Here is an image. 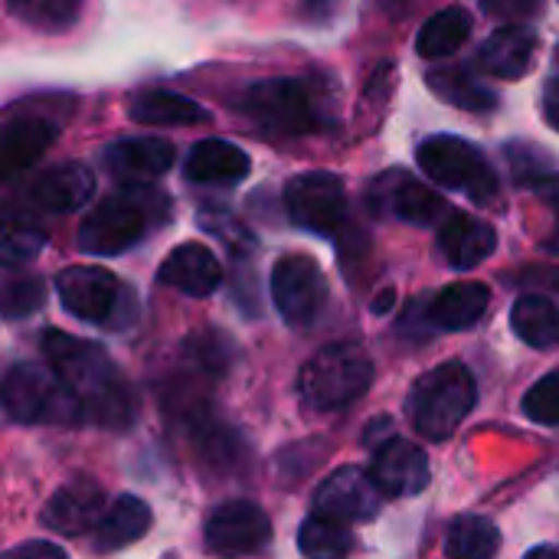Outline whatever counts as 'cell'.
<instances>
[{
	"mask_svg": "<svg viewBox=\"0 0 559 559\" xmlns=\"http://www.w3.org/2000/svg\"><path fill=\"white\" fill-rule=\"evenodd\" d=\"M39 347L46 354V364L62 377V383L72 390L82 419L98 429L124 432L138 416L134 390L128 386L118 364L108 357V350L95 341L72 337L66 331H46L39 337Z\"/></svg>",
	"mask_w": 559,
	"mask_h": 559,
	"instance_id": "1",
	"label": "cell"
},
{
	"mask_svg": "<svg viewBox=\"0 0 559 559\" xmlns=\"http://www.w3.org/2000/svg\"><path fill=\"white\" fill-rule=\"evenodd\" d=\"M239 111L272 138H301L328 124L321 88L311 79H262L239 95Z\"/></svg>",
	"mask_w": 559,
	"mask_h": 559,
	"instance_id": "2",
	"label": "cell"
},
{
	"mask_svg": "<svg viewBox=\"0 0 559 559\" xmlns=\"http://www.w3.org/2000/svg\"><path fill=\"white\" fill-rule=\"evenodd\" d=\"M0 409L20 426H82V409L72 390L49 364H13L0 377Z\"/></svg>",
	"mask_w": 559,
	"mask_h": 559,
	"instance_id": "3",
	"label": "cell"
},
{
	"mask_svg": "<svg viewBox=\"0 0 559 559\" xmlns=\"http://www.w3.org/2000/svg\"><path fill=\"white\" fill-rule=\"evenodd\" d=\"M154 193L144 183H131L128 190L105 197L75 233V246L88 255H124L134 249L154 223Z\"/></svg>",
	"mask_w": 559,
	"mask_h": 559,
	"instance_id": "4",
	"label": "cell"
},
{
	"mask_svg": "<svg viewBox=\"0 0 559 559\" xmlns=\"http://www.w3.org/2000/svg\"><path fill=\"white\" fill-rule=\"evenodd\" d=\"M370 383H373V360L357 344H328L298 373V393L318 413H331L357 403L370 390Z\"/></svg>",
	"mask_w": 559,
	"mask_h": 559,
	"instance_id": "5",
	"label": "cell"
},
{
	"mask_svg": "<svg viewBox=\"0 0 559 559\" xmlns=\"http://www.w3.org/2000/svg\"><path fill=\"white\" fill-rule=\"evenodd\" d=\"M475 400H478V386L472 370L452 360L419 377L409 396V416L423 439L445 442L475 409Z\"/></svg>",
	"mask_w": 559,
	"mask_h": 559,
	"instance_id": "6",
	"label": "cell"
},
{
	"mask_svg": "<svg viewBox=\"0 0 559 559\" xmlns=\"http://www.w3.org/2000/svg\"><path fill=\"white\" fill-rule=\"evenodd\" d=\"M416 160H419L423 174L442 190H459V193L472 197L475 203H488L498 193V177H495L491 164L465 138H455V134L426 138L416 151Z\"/></svg>",
	"mask_w": 559,
	"mask_h": 559,
	"instance_id": "7",
	"label": "cell"
},
{
	"mask_svg": "<svg viewBox=\"0 0 559 559\" xmlns=\"http://www.w3.org/2000/svg\"><path fill=\"white\" fill-rule=\"evenodd\" d=\"M56 295L59 305L95 328H121L118 321L131 318V305H128V288L121 285V278L102 265H69L56 275Z\"/></svg>",
	"mask_w": 559,
	"mask_h": 559,
	"instance_id": "8",
	"label": "cell"
},
{
	"mask_svg": "<svg viewBox=\"0 0 559 559\" xmlns=\"http://www.w3.org/2000/svg\"><path fill=\"white\" fill-rule=\"evenodd\" d=\"M272 301L285 324L311 328L328 308V278L321 265L305 252L282 255L272 269Z\"/></svg>",
	"mask_w": 559,
	"mask_h": 559,
	"instance_id": "9",
	"label": "cell"
},
{
	"mask_svg": "<svg viewBox=\"0 0 559 559\" xmlns=\"http://www.w3.org/2000/svg\"><path fill=\"white\" fill-rule=\"evenodd\" d=\"M285 210L295 226L314 236H337L347 223L344 180L328 170L298 174L285 187Z\"/></svg>",
	"mask_w": 559,
	"mask_h": 559,
	"instance_id": "10",
	"label": "cell"
},
{
	"mask_svg": "<svg viewBox=\"0 0 559 559\" xmlns=\"http://www.w3.org/2000/svg\"><path fill=\"white\" fill-rule=\"evenodd\" d=\"M206 550L216 557L259 554L272 540V521L255 501H223L203 524Z\"/></svg>",
	"mask_w": 559,
	"mask_h": 559,
	"instance_id": "11",
	"label": "cell"
},
{
	"mask_svg": "<svg viewBox=\"0 0 559 559\" xmlns=\"http://www.w3.org/2000/svg\"><path fill=\"white\" fill-rule=\"evenodd\" d=\"M380 504H383V491L377 488L373 475L357 465H344L331 472L314 491V511L344 524L373 521L380 514Z\"/></svg>",
	"mask_w": 559,
	"mask_h": 559,
	"instance_id": "12",
	"label": "cell"
},
{
	"mask_svg": "<svg viewBox=\"0 0 559 559\" xmlns=\"http://www.w3.org/2000/svg\"><path fill=\"white\" fill-rule=\"evenodd\" d=\"M367 200L377 213L396 216L413 226H432L449 213V203L442 193H436L432 187L419 183L416 177H409L403 170H390L380 180H373Z\"/></svg>",
	"mask_w": 559,
	"mask_h": 559,
	"instance_id": "13",
	"label": "cell"
},
{
	"mask_svg": "<svg viewBox=\"0 0 559 559\" xmlns=\"http://www.w3.org/2000/svg\"><path fill=\"white\" fill-rule=\"evenodd\" d=\"M105 508H108L105 491L95 481L79 478V481L62 485L46 501V508L39 514V524L49 534H59V537H92V531L98 527Z\"/></svg>",
	"mask_w": 559,
	"mask_h": 559,
	"instance_id": "14",
	"label": "cell"
},
{
	"mask_svg": "<svg viewBox=\"0 0 559 559\" xmlns=\"http://www.w3.org/2000/svg\"><path fill=\"white\" fill-rule=\"evenodd\" d=\"M180 426L187 429V439H190L197 459L210 472H233L246 459L239 432L233 426H226L206 403H197V406L180 403Z\"/></svg>",
	"mask_w": 559,
	"mask_h": 559,
	"instance_id": "15",
	"label": "cell"
},
{
	"mask_svg": "<svg viewBox=\"0 0 559 559\" xmlns=\"http://www.w3.org/2000/svg\"><path fill=\"white\" fill-rule=\"evenodd\" d=\"M59 124L46 115H16L0 124V180L26 174L56 144Z\"/></svg>",
	"mask_w": 559,
	"mask_h": 559,
	"instance_id": "16",
	"label": "cell"
},
{
	"mask_svg": "<svg viewBox=\"0 0 559 559\" xmlns=\"http://www.w3.org/2000/svg\"><path fill=\"white\" fill-rule=\"evenodd\" d=\"M177 160V147L164 138H118L102 151L105 170L121 183H151Z\"/></svg>",
	"mask_w": 559,
	"mask_h": 559,
	"instance_id": "17",
	"label": "cell"
},
{
	"mask_svg": "<svg viewBox=\"0 0 559 559\" xmlns=\"http://www.w3.org/2000/svg\"><path fill=\"white\" fill-rule=\"evenodd\" d=\"M370 475L383 498H413L429 485V459L406 439H390L373 452Z\"/></svg>",
	"mask_w": 559,
	"mask_h": 559,
	"instance_id": "18",
	"label": "cell"
},
{
	"mask_svg": "<svg viewBox=\"0 0 559 559\" xmlns=\"http://www.w3.org/2000/svg\"><path fill=\"white\" fill-rule=\"evenodd\" d=\"M157 282L190 298H210L223 285V265L203 242H183L167 252L157 269Z\"/></svg>",
	"mask_w": 559,
	"mask_h": 559,
	"instance_id": "19",
	"label": "cell"
},
{
	"mask_svg": "<svg viewBox=\"0 0 559 559\" xmlns=\"http://www.w3.org/2000/svg\"><path fill=\"white\" fill-rule=\"evenodd\" d=\"M249 154L226 138H203L183 157V177L203 187H236L249 177Z\"/></svg>",
	"mask_w": 559,
	"mask_h": 559,
	"instance_id": "20",
	"label": "cell"
},
{
	"mask_svg": "<svg viewBox=\"0 0 559 559\" xmlns=\"http://www.w3.org/2000/svg\"><path fill=\"white\" fill-rule=\"evenodd\" d=\"M33 203L52 216H66L82 210L92 197H95V174L85 164L66 160L59 167H49L36 177L33 190H29Z\"/></svg>",
	"mask_w": 559,
	"mask_h": 559,
	"instance_id": "21",
	"label": "cell"
},
{
	"mask_svg": "<svg viewBox=\"0 0 559 559\" xmlns=\"http://www.w3.org/2000/svg\"><path fill=\"white\" fill-rule=\"evenodd\" d=\"M495 246H498L495 226L468 213H452L439 229V249L445 262L459 272L481 265L495 252Z\"/></svg>",
	"mask_w": 559,
	"mask_h": 559,
	"instance_id": "22",
	"label": "cell"
},
{
	"mask_svg": "<svg viewBox=\"0 0 559 559\" xmlns=\"http://www.w3.org/2000/svg\"><path fill=\"white\" fill-rule=\"evenodd\" d=\"M154 524V514L147 508V501L134 498V495H118L115 501H108L98 527L92 531V547L95 554H115L124 550L131 544H138Z\"/></svg>",
	"mask_w": 559,
	"mask_h": 559,
	"instance_id": "23",
	"label": "cell"
},
{
	"mask_svg": "<svg viewBox=\"0 0 559 559\" xmlns=\"http://www.w3.org/2000/svg\"><path fill=\"white\" fill-rule=\"evenodd\" d=\"M128 118L138 124L177 128V124H203L213 115L206 105L193 102L190 95H180L170 88H141L128 98Z\"/></svg>",
	"mask_w": 559,
	"mask_h": 559,
	"instance_id": "24",
	"label": "cell"
},
{
	"mask_svg": "<svg viewBox=\"0 0 559 559\" xmlns=\"http://www.w3.org/2000/svg\"><path fill=\"white\" fill-rule=\"evenodd\" d=\"M537 52V36L524 26L495 29L478 49V66L498 79H524Z\"/></svg>",
	"mask_w": 559,
	"mask_h": 559,
	"instance_id": "25",
	"label": "cell"
},
{
	"mask_svg": "<svg viewBox=\"0 0 559 559\" xmlns=\"http://www.w3.org/2000/svg\"><path fill=\"white\" fill-rule=\"evenodd\" d=\"M491 305V292L481 282H455L442 288L429 305V321L442 331H468L475 328Z\"/></svg>",
	"mask_w": 559,
	"mask_h": 559,
	"instance_id": "26",
	"label": "cell"
},
{
	"mask_svg": "<svg viewBox=\"0 0 559 559\" xmlns=\"http://www.w3.org/2000/svg\"><path fill=\"white\" fill-rule=\"evenodd\" d=\"M426 82H429V88H432L442 102H449V105H455V108L478 111V115L498 108L495 88H488V85H485L472 69H465V66H439V69H432V72L426 75Z\"/></svg>",
	"mask_w": 559,
	"mask_h": 559,
	"instance_id": "27",
	"label": "cell"
},
{
	"mask_svg": "<svg viewBox=\"0 0 559 559\" xmlns=\"http://www.w3.org/2000/svg\"><path fill=\"white\" fill-rule=\"evenodd\" d=\"M46 246V226L23 210L0 213V265L23 269L29 265Z\"/></svg>",
	"mask_w": 559,
	"mask_h": 559,
	"instance_id": "28",
	"label": "cell"
},
{
	"mask_svg": "<svg viewBox=\"0 0 559 559\" xmlns=\"http://www.w3.org/2000/svg\"><path fill=\"white\" fill-rule=\"evenodd\" d=\"M511 328L537 350L559 347V305L544 295H524L511 308Z\"/></svg>",
	"mask_w": 559,
	"mask_h": 559,
	"instance_id": "29",
	"label": "cell"
},
{
	"mask_svg": "<svg viewBox=\"0 0 559 559\" xmlns=\"http://www.w3.org/2000/svg\"><path fill=\"white\" fill-rule=\"evenodd\" d=\"M468 36H472V13L465 7H445L423 23L416 36V49L423 59H445L459 52Z\"/></svg>",
	"mask_w": 559,
	"mask_h": 559,
	"instance_id": "30",
	"label": "cell"
},
{
	"mask_svg": "<svg viewBox=\"0 0 559 559\" xmlns=\"http://www.w3.org/2000/svg\"><path fill=\"white\" fill-rule=\"evenodd\" d=\"M298 550L311 559L347 557L354 550V537L344 521H334L314 511L298 531Z\"/></svg>",
	"mask_w": 559,
	"mask_h": 559,
	"instance_id": "31",
	"label": "cell"
},
{
	"mask_svg": "<svg viewBox=\"0 0 559 559\" xmlns=\"http://www.w3.org/2000/svg\"><path fill=\"white\" fill-rule=\"evenodd\" d=\"M498 550L501 534L485 518H459L445 540V554L455 559H491Z\"/></svg>",
	"mask_w": 559,
	"mask_h": 559,
	"instance_id": "32",
	"label": "cell"
},
{
	"mask_svg": "<svg viewBox=\"0 0 559 559\" xmlns=\"http://www.w3.org/2000/svg\"><path fill=\"white\" fill-rule=\"evenodd\" d=\"M7 7L23 26L39 33H62L82 13V0H7Z\"/></svg>",
	"mask_w": 559,
	"mask_h": 559,
	"instance_id": "33",
	"label": "cell"
},
{
	"mask_svg": "<svg viewBox=\"0 0 559 559\" xmlns=\"http://www.w3.org/2000/svg\"><path fill=\"white\" fill-rule=\"evenodd\" d=\"M43 301H46V285L36 275L13 272V275L0 278V318H7V321L29 318L43 308Z\"/></svg>",
	"mask_w": 559,
	"mask_h": 559,
	"instance_id": "34",
	"label": "cell"
},
{
	"mask_svg": "<svg viewBox=\"0 0 559 559\" xmlns=\"http://www.w3.org/2000/svg\"><path fill=\"white\" fill-rule=\"evenodd\" d=\"M187 357L210 377H219L233 364V344L219 331H200L187 341Z\"/></svg>",
	"mask_w": 559,
	"mask_h": 559,
	"instance_id": "35",
	"label": "cell"
},
{
	"mask_svg": "<svg viewBox=\"0 0 559 559\" xmlns=\"http://www.w3.org/2000/svg\"><path fill=\"white\" fill-rule=\"evenodd\" d=\"M524 413L527 419L540 426H559V370L547 373L540 383H534L524 396Z\"/></svg>",
	"mask_w": 559,
	"mask_h": 559,
	"instance_id": "36",
	"label": "cell"
},
{
	"mask_svg": "<svg viewBox=\"0 0 559 559\" xmlns=\"http://www.w3.org/2000/svg\"><path fill=\"white\" fill-rule=\"evenodd\" d=\"M481 7L501 20H531L540 13L544 0H481Z\"/></svg>",
	"mask_w": 559,
	"mask_h": 559,
	"instance_id": "37",
	"label": "cell"
},
{
	"mask_svg": "<svg viewBox=\"0 0 559 559\" xmlns=\"http://www.w3.org/2000/svg\"><path fill=\"white\" fill-rule=\"evenodd\" d=\"M10 554H16V557H49V559L66 557V550H62L59 544H52V540H29V544L13 547Z\"/></svg>",
	"mask_w": 559,
	"mask_h": 559,
	"instance_id": "38",
	"label": "cell"
},
{
	"mask_svg": "<svg viewBox=\"0 0 559 559\" xmlns=\"http://www.w3.org/2000/svg\"><path fill=\"white\" fill-rule=\"evenodd\" d=\"M544 118L554 131H559V79H550L544 88Z\"/></svg>",
	"mask_w": 559,
	"mask_h": 559,
	"instance_id": "39",
	"label": "cell"
},
{
	"mask_svg": "<svg viewBox=\"0 0 559 559\" xmlns=\"http://www.w3.org/2000/svg\"><path fill=\"white\" fill-rule=\"evenodd\" d=\"M557 62H559V46H557Z\"/></svg>",
	"mask_w": 559,
	"mask_h": 559,
	"instance_id": "40",
	"label": "cell"
}]
</instances>
